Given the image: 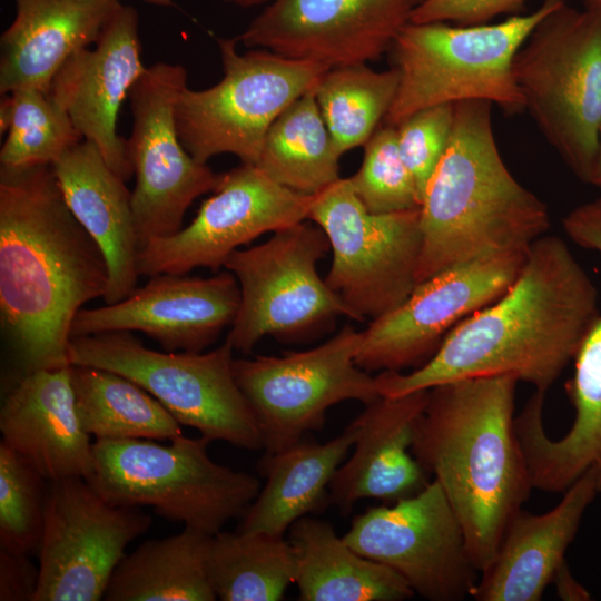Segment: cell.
<instances>
[{
  "instance_id": "42",
  "label": "cell",
  "mask_w": 601,
  "mask_h": 601,
  "mask_svg": "<svg viewBox=\"0 0 601 601\" xmlns=\"http://www.w3.org/2000/svg\"><path fill=\"white\" fill-rule=\"evenodd\" d=\"M227 2H233L236 6L243 8H252L260 4H267L270 0H226Z\"/></svg>"
},
{
  "instance_id": "13",
  "label": "cell",
  "mask_w": 601,
  "mask_h": 601,
  "mask_svg": "<svg viewBox=\"0 0 601 601\" xmlns=\"http://www.w3.org/2000/svg\"><path fill=\"white\" fill-rule=\"evenodd\" d=\"M185 87L183 66L157 62L147 67L128 95L134 124L127 151L136 176L131 204L140 249L180 230L193 201L214 191L221 178L180 141L175 105Z\"/></svg>"
},
{
  "instance_id": "29",
  "label": "cell",
  "mask_w": 601,
  "mask_h": 601,
  "mask_svg": "<svg viewBox=\"0 0 601 601\" xmlns=\"http://www.w3.org/2000/svg\"><path fill=\"white\" fill-rule=\"evenodd\" d=\"M213 535L185 526L171 536L148 540L115 569L107 601H214L207 573Z\"/></svg>"
},
{
  "instance_id": "33",
  "label": "cell",
  "mask_w": 601,
  "mask_h": 601,
  "mask_svg": "<svg viewBox=\"0 0 601 601\" xmlns=\"http://www.w3.org/2000/svg\"><path fill=\"white\" fill-rule=\"evenodd\" d=\"M398 88L397 71H375L367 63L328 69L316 82L315 98L342 156L364 146L390 111Z\"/></svg>"
},
{
  "instance_id": "28",
  "label": "cell",
  "mask_w": 601,
  "mask_h": 601,
  "mask_svg": "<svg viewBox=\"0 0 601 601\" xmlns=\"http://www.w3.org/2000/svg\"><path fill=\"white\" fill-rule=\"evenodd\" d=\"M288 533L300 601H402L415 594L395 571L353 550L327 521L306 515Z\"/></svg>"
},
{
  "instance_id": "27",
  "label": "cell",
  "mask_w": 601,
  "mask_h": 601,
  "mask_svg": "<svg viewBox=\"0 0 601 601\" xmlns=\"http://www.w3.org/2000/svg\"><path fill=\"white\" fill-rule=\"evenodd\" d=\"M356 437L357 426L352 422L325 443L303 439L279 452L265 453L258 469L266 482L243 515L240 530L284 536L297 520L322 510Z\"/></svg>"
},
{
  "instance_id": "24",
  "label": "cell",
  "mask_w": 601,
  "mask_h": 601,
  "mask_svg": "<svg viewBox=\"0 0 601 601\" xmlns=\"http://www.w3.org/2000/svg\"><path fill=\"white\" fill-rule=\"evenodd\" d=\"M598 493L595 476L587 471L550 511L533 514L521 509L504 530L492 563L480 573L472 598L540 601Z\"/></svg>"
},
{
  "instance_id": "7",
  "label": "cell",
  "mask_w": 601,
  "mask_h": 601,
  "mask_svg": "<svg viewBox=\"0 0 601 601\" xmlns=\"http://www.w3.org/2000/svg\"><path fill=\"white\" fill-rule=\"evenodd\" d=\"M513 75L544 138L590 184L601 127V6L565 1L548 13L518 50Z\"/></svg>"
},
{
  "instance_id": "43",
  "label": "cell",
  "mask_w": 601,
  "mask_h": 601,
  "mask_svg": "<svg viewBox=\"0 0 601 601\" xmlns=\"http://www.w3.org/2000/svg\"><path fill=\"white\" fill-rule=\"evenodd\" d=\"M141 1L154 4V6H160V7H170L174 4V0H141Z\"/></svg>"
},
{
  "instance_id": "5",
  "label": "cell",
  "mask_w": 601,
  "mask_h": 601,
  "mask_svg": "<svg viewBox=\"0 0 601 601\" xmlns=\"http://www.w3.org/2000/svg\"><path fill=\"white\" fill-rule=\"evenodd\" d=\"M565 1L544 0L530 13L496 23H407L391 48L398 88L385 125L397 126L428 107L469 100L523 110L514 57L535 26Z\"/></svg>"
},
{
  "instance_id": "10",
  "label": "cell",
  "mask_w": 601,
  "mask_h": 601,
  "mask_svg": "<svg viewBox=\"0 0 601 601\" xmlns=\"http://www.w3.org/2000/svg\"><path fill=\"white\" fill-rule=\"evenodd\" d=\"M420 218V208L368 211L348 178L313 195L308 220L324 230L333 254L325 282L354 321H372L393 311L417 285Z\"/></svg>"
},
{
  "instance_id": "4",
  "label": "cell",
  "mask_w": 601,
  "mask_h": 601,
  "mask_svg": "<svg viewBox=\"0 0 601 601\" xmlns=\"http://www.w3.org/2000/svg\"><path fill=\"white\" fill-rule=\"evenodd\" d=\"M492 106L483 100L454 105L447 148L420 207L417 284L456 264L526 253L550 227L546 205L501 157Z\"/></svg>"
},
{
  "instance_id": "36",
  "label": "cell",
  "mask_w": 601,
  "mask_h": 601,
  "mask_svg": "<svg viewBox=\"0 0 601 601\" xmlns=\"http://www.w3.org/2000/svg\"><path fill=\"white\" fill-rule=\"evenodd\" d=\"M348 180L357 198L373 214L421 207L415 180L398 149L395 126L376 129L364 145L359 169Z\"/></svg>"
},
{
  "instance_id": "15",
  "label": "cell",
  "mask_w": 601,
  "mask_h": 601,
  "mask_svg": "<svg viewBox=\"0 0 601 601\" xmlns=\"http://www.w3.org/2000/svg\"><path fill=\"white\" fill-rule=\"evenodd\" d=\"M343 539L430 601L464 600L479 581L461 523L434 479L408 497L356 515Z\"/></svg>"
},
{
  "instance_id": "11",
  "label": "cell",
  "mask_w": 601,
  "mask_h": 601,
  "mask_svg": "<svg viewBox=\"0 0 601 601\" xmlns=\"http://www.w3.org/2000/svg\"><path fill=\"white\" fill-rule=\"evenodd\" d=\"M331 249L324 230L304 220L262 244L233 252L224 267L237 279L240 303L226 341L243 354L265 336L295 338L352 312L321 278L317 263Z\"/></svg>"
},
{
  "instance_id": "37",
  "label": "cell",
  "mask_w": 601,
  "mask_h": 601,
  "mask_svg": "<svg viewBox=\"0 0 601 601\" xmlns=\"http://www.w3.org/2000/svg\"><path fill=\"white\" fill-rule=\"evenodd\" d=\"M453 120L454 105L447 104L422 109L395 126L401 156L413 175L421 201L447 148Z\"/></svg>"
},
{
  "instance_id": "1",
  "label": "cell",
  "mask_w": 601,
  "mask_h": 601,
  "mask_svg": "<svg viewBox=\"0 0 601 601\" xmlns=\"http://www.w3.org/2000/svg\"><path fill=\"white\" fill-rule=\"evenodd\" d=\"M598 290L563 239L543 235L496 300L459 323L437 351L408 373L380 372L382 396L445 383L512 375L546 393L599 316Z\"/></svg>"
},
{
  "instance_id": "44",
  "label": "cell",
  "mask_w": 601,
  "mask_h": 601,
  "mask_svg": "<svg viewBox=\"0 0 601 601\" xmlns=\"http://www.w3.org/2000/svg\"><path fill=\"white\" fill-rule=\"evenodd\" d=\"M580 1L583 6H601V0H577Z\"/></svg>"
},
{
  "instance_id": "16",
  "label": "cell",
  "mask_w": 601,
  "mask_h": 601,
  "mask_svg": "<svg viewBox=\"0 0 601 601\" xmlns=\"http://www.w3.org/2000/svg\"><path fill=\"white\" fill-rule=\"evenodd\" d=\"M526 253L456 264L418 283L403 303L362 331L356 364L368 373L421 366L459 323L509 289Z\"/></svg>"
},
{
  "instance_id": "9",
  "label": "cell",
  "mask_w": 601,
  "mask_h": 601,
  "mask_svg": "<svg viewBox=\"0 0 601 601\" xmlns=\"http://www.w3.org/2000/svg\"><path fill=\"white\" fill-rule=\"evenodd\" d=\"M216 41L224 76L207 89L180 91L175 105L178 136L199 162L231 154L242 164L256 165L274 121L331 68L266 49L240 53L237 38Z\"/></svg>"
},
{
  "instance_id": "6",
  "label": "cell",
  "mask_w": 601,
  "mask_h": 601,
  "mask_svg": "<svg viewBox=\"0 0 601 601\" xmlns=\"http://www.w3.org/2000/svg\"><path fill=\"white\" fill-rule=\"evenodd\" d=\"M96 440L88 479L109 503L151 506L161 518L210 535L244 515L260 483L208 455V437Z\"/></svg>"
},
{
  "instance_id": "39",
  "label": "cell",
  "mask_w": 601,
  "mask_h": 601,
  "mask_svg": "<svg viewBox=\"0 0 601 601\" xmlns=\"http://www.w3.org/2000/svg\"><path fill=\"white\" fill-rule=\"evenodd\" d=\"M39 581V568L28 554L0 550V600L33 601Z\"/></svg>"
},
{
  "instance_id": "38",
  "label": "cell",
  "mask_w": 601,
  "mask_h": 601,
  "mask_svg": "<svg viewBox=\"0 0 601 601\" xmlns=\"http://www.w3.org/2000/svg\"><path fill=\"white\" fill-rule=\"evenodd\" d=\"M528 0H424L411 22H445L456 26L489 23L494 18L519 11Z\"/></svg>"
},
{
  "instance_id": "22",
  "label": "cell",
  "mask_w": 601,
  "mask_h": 601,
  "mask_svg": "<svg viewBox=\"0 0 601 601\" xmlns=\"http://www.w3.org/2000/svg\"><path fill=\"white\" fill-rule=\"evenodd\" d=\"M0 431L48 481L92 472L93 443L77 414L71 365L22 373L2 400Z\"/></svg>"
},
{
  "instance_id": "35",
  "label": "cell",
  "mask_w": 601,
  "mask_h": 601,
  "mask_svg": "<svg viewBox=\"0 0 601 601\" xmlns=\"http://www.w3.org/2000/svg\"><path fill=\"white\" fill-rule=\"evenodd\" d=\"M48 480L26 459L0 443V546L37 552L45 524Z\"/></svg>"
},
{
  "instance_id": "41",
  "label": "cell",
  "mask_w": 601,
  "mask_h": 601,
  "mask_svg": "<svg viewBox=\"0 0 601 601\" xmlns=\"http://www.w3.org/2000/svg\"><path fill=\"white\" fill-rule=\"evenodd\" d=\"M590 185L601 188V127L599 131L598 150H597V156H595V161H594V167H593Z\"/></svg>"
},
{
  "instance_id": "31",
  "label": "cell",
  "mask_w": 601,
  "mask_h": 601,
  "mask_svg": "<svg viewBox=\"0 0 601 601\" xmlns=\"http://www.w3.org/2000/svg\"><path fill=\"white\" fill-rule=\"evenodd\" d=\"M314 87L274 121L256 164L276 183L305 195H315L341 178V155L319 111Z\"/></svg>"
},
{
  "instance_id": "21",
  "label": "cell",
  "mask_w": 601,
  "mask_h": 601,
  "mask_svg": "<svg viewBox=\"0 0 601 601\" xmlns=\"http://www.w3.org/2000/svg\"><path fill=\"white\" fill-rule=\"evenodd\" d=\"M147 67L141 60L139 14L119 4L95 43L60 67L49 96L71 118L83 140L93 144L125 181L134 175L127 140L117 132L121 105Z\"/></svg>"
},
{
  "instance_id": "12",
  "label": "cell",
  "mask_w": 601,
  "mask_h": 601,
  "mask_svg": "<svg viewBox=\"0 0 601 601\" xmlns=\"http://www.w3.org/2000/svg\"><path fill=\"white\" fill-rule=\"evenodd\" d=\"M361 342L362 332L347 325L307 351L234 359L235 380L256 415L266 454L321 431L333 405H365L380 396L375 378L356 364Z\"/></svg>"
},
{
  "instance_id": "2",
  "label": "cell",
  "mask_w": 601,
  "mask_h": 601,
  "mask_svg": "<svg viewBox=\"0 0 601 601\" xmlns=\"http://www.w3.org/2000/svg\"><path fill=\"white\" fill-rule=\"evenodd\" d=\"M108 284L107 260L52 165L0 166V317L22 373L71 365L73 319Z\"/></svg>"
},
{
  "instance_id": "19",
  "label": "cell",
  "mask_w": 601,
  "mask_h": 601,
  "mask_svg": "<svg viewBox=\"0 0 601 601\" xmlns=\"http://www.w3.org/2000/svg\"><path fill=\"white\" fill-rule=\"evenodd\" d=\"M424 0H270L236 37L329 68L377 60Z\"/></svg>"
},
{
  "instance_id": "17",
  "label": "cell",
  "mask_w": 601,
  "mask_h": 601,
  "mask_svg": "<svg viewBox=\"0 0 601 601\" xmlns=\"http://www.w3.org/2000/svg\"><path fill=\"white\" fill-rule=\"evenodd\" d=\"M213 193L188 226L139 250V275H186L198 267L217 272L239 246L307 220L313 198L276 183L250 164L223 174Z\"/></svg>"
},
{
  "instance_id": "23",
  "label": "cell",
  "mask_w": 601,
  "mask_h": 601,
  "mask_svg": "<svg viewBox=\"0 0 601 601\" xmlns=\"http://www.w3.org/2000/svg\"><path fill=\"white\" fill-rule=\"evenodd\" d=\"M430 390L400 396H382L353 421L357 437L353 453L336 471L329 485V502L343 515L361 500L394 503L408 497L431 481L411 447L416 420L428 401Z\"/></svg>"
},
{
  "instance_id": "40",
  "label": "cell",
  "mask_w": 601,
  "mask_h": 601,
  "mask_svg": "<svg viewBox=\"0 0 601 601\" xmlns=\"http://www.w3.org/2000/svg\"><path fill=\"white\" fill-rule=\"evenodd\" d=\"M552 583H554L556 594L561 600L588 601L591 599L589 591L574 579L566 562L556 571Z\"/></svg>"
},
{
  "instance_id": "25",
  "label": "cell",
  "mask_w": 601,
  "mask_h": 601,
  "mask_svg": "<svg viewBox=\"0 0 601 601\" xmlns=\"http://www.w3.org/2000/svg\"><path fill=\"white\" fill-rule=\"evenodd\" d=\"M16 16L0 38V93L49 91L67 59L95 45L118 0H14Z\"/></svg>"
},
{
  "instance_id": "8",
  "label": "cell",
  "mask_w": 601,
  "mask_h": 601,
  "mask_svg": "<svg viewBox=\"0 0 601 601\" xmlns=\"http://www.w3.org/2000/svg\"><path fill=\"white\" fill-rule=\"evenodd\" d=\"M234 347L226 339L213 351L158 352L130 332L70 338L71 365L120 374L159 401L185 426L210 441L245 450L263 449L256 415L234 375Z\"/></svg>"
},
{
  "instance_id": "14",
  "label": "cell",
  "mask_w": 601,
  "mask_h": 601,
  "mask_svg": "<svg viewBox=\"0 0 601 601\" xmlns=\"http://www.w3.org/2000/svg\"><path fill=\"white\" fill-rule=\"evenodd\" d=\"M151 518L137 506L114 505L85 477L48 481L39 581L33 601H98Z\"/></svg>"
},
{
  "instance_id": "3",
  "label": "cell",
  "mask_w": 601,
  "mask_h": 601,
  "mask_svg": "<svg viewBox=\"0 0 601 601\" xmlns=\"http://www.w3.org/2000/svg\"><path fill=\"white\" fill-rule=\"evenodd\" d=\"M512 375L459 380L430 390L412 454L436 480L481 573L533 489L515 430Z\"/></svg>"
},
{
  "instance_id": "30",
  "label": "cell",
  "mask_w": 601,
  "mask_h": 601,
  "mask_svg": "<svg viewBox=\"0 0 601 601\" xmlns=\"http://www.w3.org/2000/svg\"><path fill=\"white\" fill-rule=\"evenodd\" d=\"M76 410L96 440H173L181 424L151 394L115 372L71 365Z\"/></svg>"
},
{
  "instance_id": "34",
  "label": "cell",
  "mask_w": 601,
  "mask_h": 601,
  "mask_svg": "<svg viewBox=\"0 0 601 601\" xmlns=\"http://www.w3.org/2000/svg\"><path fill=\"white\" fill-rule=\"evenodd\" d=\"M0 131L7 132L0 166L53 165L83 140L68 114L48 92L35 88L3 95Z\"/></svg>"
},
{
  "instance_id": "32",
  "label": "cell",
  "mask_w": 601,
  "mask_h": 601,
  "mask_svg": "<svg viewBox=\"0 0 601 601\" xmlns=\"http://www.w3.org/2000/svg\"><path fill=\"white\" fill-rule=\"evenodd\" d=\"M207 573L221 601H277L294 583L295 562L285 536L259 531L213 535Z\"/></svg>"
},
{
  "instance_id": "26",
  "label": "cell",
  "mask_w": 601,
  "mask_h": 601,
  "mask_svg": "<svg viewBox=\"0 0 601 601\" xmlns=\"http://www.w3.org/2000/svg\"><path fill=\"white\" fill-rule=\"evenodd\" d=\"M52 167L68 207L107 260L109 284L104 300L125 299L137 288L140 276L131 191L87 140L70 148Z\"/></svg>"
},
{
  "instance_id": "20",
  "label": "cell",
  "mask_w": 601,
  "mask_h": 601,
  "mask_svg": "<svg viewBox=\"0 0 601 601\" xmlns=\"http://www.w3.org/2000/svg\"><path fill=\"white\" fill-rule=\"evenodd\" d=\"M239 303V284L227 269L208 278L158 274L120 302L80 309L71 337L138 331L166 352L198 353L231 326Z\"/></svg>"
},
{
  "instance_id": "18",
  "label": "cell",
  "mask_w": 601,
  "mask_h": 601,
  "mask_svg": "<svg viewBox=\"0 0 601 601\" xmlns=\"http://www.w3.org/2000/svg\"><path fill=\"white\" fill-rule=\"evenodd\" d=\"M562 224L571 240L601 255V197L572 209ZM565 391L574 417L560 439L546 434L541 405L525 406L515 418L532 486L563 493L580 475L591 471L601 493V314L574 357V372Z\"/></svg>"
}]
</instances>
